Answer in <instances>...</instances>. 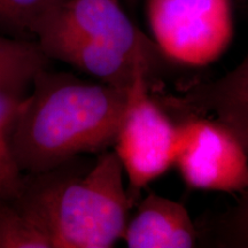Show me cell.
Listing matches in <instances>:
<instances>
[{
    "mask_svg": "<svg viewBox=\"0 0 248 248\" xmlns=\"http://www.w3.org/2000/svg\"><path fill=\"white\" fill-rule=\"evenodd\" d=\"M0 248H53L44 231L13 201L0 200Z\"/></svg>",
    "mask_w": 248,
    "mask_h": 248,
    "instance_id": "4fadbf2b",
    "label": "cell"
},
{
    "mask_svg": "<svg viewBox=\"0 0 248 248\" xmlns=\"http://www.w3.org/2000/svg\"><path fill=\"white\" fill-rule=\"evenodd\" d=\"M198 231L207 247L248 248V187L230 208L207 218Z\"/></svg>",
    "mask_w": 248,
    "mask_h": 248,
    "instance_id": "7c38bea8",
    "label": "cell"
},
{
    "mask_svg": "<svg viewBox=\"0 0 248 248\" xmlns=\"http://www.w3.org/2000/svg\"><path fill=\"white\" fill-rule=\"evenodd\" d=\"M48 61L38 42L0 36V91L24 97L36 76L47 69Z\"/></svg>",
    "mask_w": 248,
    "mask_h": 248,
    "instance_id": "30bf717a",
    "label": "cell"
},
{
    "mask_svg": "<svg viewBox=\"0 0 248 248\" xmlns=\"http://www.w3.org/2000/svg\"><path fill=\"white\" fill-rule=\"evenodd\" d=\"M66 0H0V26L35 35L43 21Z\"/></svg>",
    "mask_w": 248,
    "mask_h": 248,
    "instance_id": "5bb4252c",
    "label": "cell"
},
{
    "mask_svg": "<svg viewBox=\"0 0 248 248\" xmlns=\"http://www.w3.org/2000/svg\"><path fill=\"white\" fill-rule=\"evenodd\" d=\"M23 99L0 91V200H16L27 185L9 145V132Z\"/></svg>",
    "mask_w": 248,
    "mask_h": 248,
    "instance_id": "8fae6325",
    "label": "cell"
},
{
    "mask_svg": "<svg viewBox=\"0 0 248 248\" xmlns=\"http://www.w3.org/2000/svg\"><path fill=\"white\" fill-rule=\"evenodd\" d=\"M175 164L192 190L241 193L248 187V154L222 124L207 116H183Z\"/></svg>",
    "mask_w": 248,
    "mask_h": 248,
    "instance_id": "5b68a950",
    "label": "cell"
},
{
    "mask_svg": "<svg viewBox=\"0 0 248 248\" xmlns=\"http://www.w3.org/2000/svg\"><path fill=\"white\" fill-rule=\"evenodd\" d=\"M45 23L116 49L131 60L144 63L152 73L168 60L154 39L132 23L119 0H66L42 22Z\"/></svg>",
    "mask_w": 248,
    "mask_h": 248,
    "instance_id": "8992f818",
    "label": "cell"
},
{
    "mask_svg": "<svg viewBox=\"0 0 248 248\" xmlns=\"http://www.w3.org/2000/svg\"><path fill=\"white\" fill-rule=\"evenodd\" d=\"M136 206L122 238L126 247L192 248L199 243L198 228L182 203L150 193Z\"/></svg>",
    "mask_w": 248,
    "mask_h": 248,
    "instance_id": "9c48e42d",
    "label": "cell"
},
{
    "mask_svg": "<svg viewBox=\"0 0 248 248\" xmlns=\"http://www.w3.org/2000/svg\"><path fill=\"white\" fill-rule=\"evenodd\" d=\"M35 36L49 59L69 63L106 84L130 89L140 68L152 74L144 63L74 31L45 23L36 30Z\"/></svg>",
    "mask_w": 248,
    "mask_h": 248,
    "instance_id": "ba28073f",
    "label": "cell"
},
{
    "mask_svg": "<svg viewBox=\"0 0 248 248\" xmlns=\"http://www.w3.org/2000/svg\"><path fill=\"white\" fill-rule=\"evenodd\" d=\"M115 151H104L83 177L43 173L13 202L47 235L53 248H110L133 207Z\"/></svg>",
    "mask_w": 248,
    "mask_h": 248,
    "instance_id": "7a4b0ae2",
    "label": "cell"
},
{
    "mask_svg": "<svg viewBox=\"0 0 248 248\" xmlns=\"http://www.w3.org/2000/svg\"><path fill=\"white\" fill-rule=\"evenodd\" d=\"M9 132L21 171H53L80 153L107 151L115 142L130 89L94 84L62 73L40 71Z\"/></svg>",
    "mask_w": 248,
    "mask_h": 248,
    "instance_id": "6da1fadb",
    "label": "cell"
},
{
    "mask_svg": "<svg viewBox=\"0 0 248 248\" xmlns=\"http://www.w3.org/2000/svg\"><path fill=\"white\" fill-rule=\"evenodd\" d=\"M247 5H248V2H247Z\"/></svg>",
    "mask_w": 248,
    "mask_h": 248,
    "instance_id": "2e32d148",
    "label": "cell"
},
{
    "mask_svg": "<svg viewBox=\"0 0 248 248\" xmlns=\"http://www.w3.org/2000/svg\"><path fill=\"white\" fill-rule=\"evenodd\" d=\"M232 0H147L153 39L168 60L188 67L216 61L233 35Z\"/></svg>",
    "mask_w": 248,
    "mask_h": 248,
    "instance_id": "277c9868",
    "label": "cell"
},
{
    "mask_svg": "<svg viewBox=\"0 0 248 248\" xmlns=\"http://www.w3.org/2000/svg\"><path fill=\"white\" fill-rule=\"evenodd\" d=\"M232 1H233V2H237V4H239V5L246 6V5H247V2H248V0H232Z\"/></svg>",
    "mask_w": 248,
    "mask_h": 248,
    "instance_id": "9a60e30c",
    "label": "cell"
},
{
    "mask_svg": "<svg viewBox=\"0 0 248 248\" xmlns=\"http://www.w3.org/2000/svg\"><path fill=\"white\" fill-rule=\"evenodd\" d=\"M164 106L179 115L178 119L210 117L233 133L248 154V53L224 76L191 86L178 97L167 98Z\"/></svg>",
    "mask_w": 248,
    "mask_h": 248,
    "instance_id": "52a82bcc",
    "label": "cell"
},
{
    "mask_svg": "<svg viewBox=\"0 0 248 248\" xmlns=\"http://www.w3.org/2000/svg\"><path fill=\"white\" fill-rule=\"evenodd\" d=\"M150 71L138 70L114 148L129 179L133 207L140 192L175 164L178 124L150 94Z\"/></svg>",
    "mask_w": 248,
    "mask_h": 248,
    "instance_id": "3957f363",
    "label": "cell"
}]
</instances>
